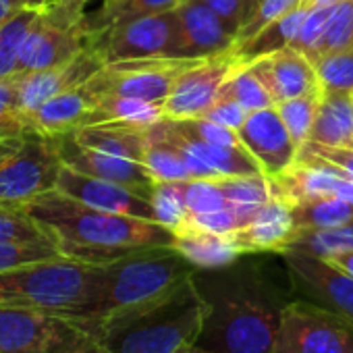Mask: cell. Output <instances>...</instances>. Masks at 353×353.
<instances>
[{"label":"cell","mask_w":353,"mask_h":353,"mask_svg":"<svg viewBox=\"0 0 353 353\" xmlns=\"http://www.w3.org/2000/svg\"><path fill=\"white\" fill-rule=\"evenodd\" d=\"M347 48H353V0H343V3L334 5V11L328 19V28L322 40L320 57L330 52H341Z\"/></svg>","instance_id":"obj_41"},{"label":"cell","mask_w":353,"mask_h":353,"mask_svg":"<svg viewBox=\"0 0 353 353\" xmlns=\"http://www.w3.org/2000/svg\"><path fill=\"white\" fill-rule=\"evenodd\" d=\"M61 258L59 248L50 241H0V272L21 268L36 262Z\"/></svg>","instance_id":"obj_33"},{"label":"cell","mask_w":353,"mask_h":353,"mask_svg":"<svg viewBox=\"0 0 353 353\" xmlns=\"http://www.w3.org/2000/svg\"><path fill=\"white\" fill-rule=\"evenodd\" d=\"M85 3L88 0H52L44 13L65 28H81V13Z\"/></svg>","instance_id":"obj_47"},{"label":"cell","mask_w":353,"mask_h":353,"mask_svg":"<svg viewBox=\"0 0 353 353\" xmlns=\"http://www.w3.org/2000/svg\"><path fill=\"white\" fill-rule=\"evenodd\" d=\"M295 233L297 225L293 206L285 198L272 196V200H268L243 229L233 233V239L245 254L285 252Z\"/></svg>","instance_id":"obj_19"},{"label":"cell","mask_w":353,"mask_h":353,"mask_svg":"<svg viewBox=\"0 0 353 353\" xmlns=\"http://www.w3.org/2000/svg\"><path fill=\"white\" fill-rule=\"evenodd\" d=\"M343 0H305L307 7H314V5H339Z\"/></svg>","instance_id":"obj_57"},{"label":"cell","mask_w":353,"mask_h":353,"mask_svg":"<svg viewBox=\"0 0 353 353\" xmlns=\"http://www.w3.org/2000/svg\"><path fill=\"white\" fill-rule=\"evenodd\" d=\"M50 239L21 206L0 204V241H44Z\"/></svg>","instance_id":"obj_40"},{"label":"cell","mask_w":353,"mask_h":353,"mask_svg":"<svg viewBox=\"0 0 353 353\" xmlns=\"http://www.w3.org/2000/svg\"><path fill=\"white\" fill-rule=\"evenodd\" d=\"M17 11H19V7H17L15 0H0V26H3Z\"/></svg>","instance_id":"obj_54"},{"label":"cell","mask_w":353,"mask_h":353,"mask_svg":"<svg viewBox=\"0 0 353 353\" xmlns=\"http://www.w3.org/2000/svg\"><path fill=\"white\" fill-rule=\"evenodd\" d=\"M310 141L353 148V98L349 92H322Z\"/></svg>","instance_id":"obj_23"},{"label":"cell","mask_w":353,"mask_h":353,"mask_svg":"<svg viewBox=\"0 0 353 353\" xmlns=\"http://www.w3.org/2000/svg\"><path fill=\"white\" fill-rule=\"evenodd\" d=\"M314 69L324 92H353V48L322 54Z\"/></svg>","instance_id":"obj_34"},{"label":"cell","mask_w":353,"mask_h":353,"mask_svg":"<svg viewBox=\"0 0 353 353\" xmlns=\"http://www.w3.org/2000/svg\"><path fill=\"white\" fill-rule=\"evenodd\" d=\"M299 299L353 320V276L328 258L301 252H281Z\"/></svg>","instance_id":"obj_10"},{"label":"cell","mask_w":353,"mask_h":353,"mask_svg":"<svg viewBox=\"0 0 353 353\" xmlns=\"http://www.w3.org/2000/svg\"><path fill=\"white\" fill-rule=\"evenodd\" d=\"M293 216L297 229H336L353 223V204L336 196H326L295 204Z\"/></svg>","instance_id":"obj_28"},{"label":"cell","mask_w":353,"mask_h":353,"mask_svg":"<svg viewBox=\"0 0 353 353\" xmlns=\"http://www.w3.org/2000/svg\"><path fill=\"white\" fill-rule=\"evenodd\" d=\"M143 166L154 176L156 183L194 179L179 148L166 141L164 137H158L156 133H152L150 127H148V145L143 154Z\"/></svg>","instance_id":"obj_27"},{"label":"cell","mask_w":353,"mask_h":353,"mask_svg":"<svg viewBox=\"0 0 353 353\" xmlns=\"http://www.w3.org/2000/svg\"><path fill=\"white\" fill-rule=\"evenodd\" d=\"M198 268L174 245L143 248L114 262L102 264L100 287L90 312L77 326H90L114 312L148 301L179 285Z\"/></svg>","instance_id":"obj_5"},{"label":"cell","mask_w":353,"mask_h":353,"mask_svg":"<svg viewBox=\"0 0 353 353\" xmlns=\"http://www.w3.org/2000/svg\"><path fill=\"white\" fill-rule=\"evenodd\" d=\"M61 168L63 160L54 137L28 131L21 148L0 162V204L26 208L36 198L57 190Z\"/></svg>","instance_id":"obj_6"},{"label":"cell","mask_w":353,"mask_h":353,"mask_svg":"<svg viewBox=\"0 0 353 353\" xmlns=\"http://www.w3.org/2000/svg\"><path fill=\"white\" fill-rule=\"evenodd\" d=\"M96 100L98 98L85 85L61 92L26 117L28 129L48 137L75 133L77 129L90 125Z\"/></svg>","instance_id":"obj_20"},{"label":"cell","mask_w":353,"mask_h":353,"mask_svg":"<svg viewBox=\"0 0 353 353\" xmlns=\"http://www.w3.org/2000/svg\"><path fill=\"white\" fill-rule=\"evenodd\" d=\"M48 353H112L94 334L79 328L75 322L61 318L57 334L50 343Z\"/></svg>","instance_id":"obj_42"},{"label":"cell","mask_w":353,"mask_h":353,"mask_svg":"<svg viewBox=\"0 0 353 353\" xmlns=\"http://www.w3.org/2000/svg\"><path fill=\"white\" fill-rule=\"evenodd\" d=\"M183 0H117L114 5H110L104 13V28L119 23V21H127L133 17H141V15H156V13H166V11H174Z\"/></svg>","instance_id":"obj_44"},{"label":"cell","mask_w":353,"mask_h":353,"mask_svg":"<svg viewBox=\"0 0 353 353\" xmlns=\"http://www.w3.org/2000/svg\"><path fill=\"white\" fill-rule=\"evenodd\" d=\"M94 48L100 50L106 65L137 59H179L181 28L176 11L141 15L112 23L96 36Z\"/></svg>","instance_id":"obj_8"},{"label":"cell","mask_w":353,"mask_h":353,"mask_svg":"<svg viewBox=\"0 0 353 353\" xmlns=\"http://www.w3.org/2000/svg\"><path fill=\"white\" fill-rule=\"evenodd\" d=\"M248 114H250V112H248L239 102H235V100H231V98H219V100L206 110V114H204L202 119H208V121H214V123H219V125H223V127H229V129L239 131L241 125L245 123Z\"/></svg>","instance_id":"obj_46"},{"label":"cell","mask_w":353,"mask_h":353,"mask_svg":"<svg viewBox=\"0 0 353 353\" xmlns=\"http://www.w3.org/2000/svg\"><path fill=\"white\" fill-rule=\"evenodd\" d=\"M54 141H57V150H59V156L65 166H71L83 174L98 176V179H106V181L125 185L150 200L156 181L148 172V168L143 166V162L85 148L75 139V133L59 135V137H54Z\"/></svg>","instance_id":"obj_12"},{"label":"cell","mask_w":353,"mask_h":353,"mask_svg":"<svg viewBox=\"0 0 353 353\" xmlns=\"http://www.w3.org/2000/svg\"><path fill=\"white\" fill-rule=\"evenodd\" d=\"M148 127L150 125H133L123 121L94 123L77 129L75 139L85 148L143 162L148 145Z\"/></svg>","instance_id":"obj_22"},{"label":"cell","mask_w":353,"mask_h":353,"mask_svg":"<svg viewBox=\"0 0 353 353\" xmlns=\"http://www.w3.org/2000/svg\"><path fill=\"white\" fill-rule=\"evenodd\" d=\"M260 3H262V0H243V26L254 17V13L258 11ZM243 26H241V28H243Z\"/></svg>","instance_id":"obj_55"},{"label":"cell","mask_w":353,"mask_h":353,"mask_svg":"<svg viewBox=\"0 0 353 353\" xmlns=\"http://www.w3.org/2000/svg\"><path fill=\"white\" fill-rule=\"evenodd\" d=\"M202 3L225 21L233 36H237L243 26V0H202Z\"/></svg>","instance_id":"obj_49"},{"label":"cell","mask_w":353,"mask_h":353,"mask_svg":"<svg viewBox=\"0 0 353 353\" xmlns=\"http://www.w3.org/2000/svg\"><path fill=\"white\" fill-rule=\"evenodd\" d=\"M185 183L188 181H164L156 183L154 192L150 196V204L154 208L156 223L172 229L174 233L179 231L188 216V204H185Z\"/></svg>","instance_id":"obj_31"},{"label":"cell","mask_w":353,"mask_h":353,"mask_svg":"<svg viewBox=\"0 0 353 353\" xmlns=\"http://www.w3.org/2000/svg\"><path fill=\"white\" fill-rule=\"evenodd\" d=\"M272 353H353V320L312 301L291 299Z\"/></svg>","instance_id":"obj_7"},{"label":"cell","mask_w":353,"mask_h":353,"mask_svg":"<svg viewBox=\"0 0 353 353\" xmlns=\"http://www.w3.org/2000/svg\"><path fill=\"white\" fill-rule=\"evenodd\" d=\"M320 96H303V98H293V100H285L276 104V110L281 112L293 141L301 148L307 139H310V131L316 119V110H318V102Z\"/></svg>","instance_id":"obj_36"},{"label":"cell","mask_w":353,"mask_h":353,"mask_svg":"<svg viewBox=\"0 0 353 353\" xmlns=\"http://www.w3.org/2000/svg\"><path fill=\"white\" fill-rule=\"evenodd\" d=\"M88 34L83 28H65L52 21L44 11L19 48V73H34L69 65L79 52L88 48Z\"/></svg>","instance_id":"obj_13"},{"label":"cell","mask_w":353,"mask_h":353,"mask_svg":"<svg viewBox=\"0 0 353 353\" xmlns=\"http://www.w3.org/2000/svg\"><path fill=\"white\" fill-rule=\"evenodd\" d=\"M301 148L310 150L312 154L336 164L339 168H343L351 179H353V148H341V145H326V143H318V141H305Z\"/></svg>","instance_id":"obj_48"},{"label":"cell","mask_w":353,"mask_h":353,"mask_svg":"<svg viewBox=\"0 0 353 353\" xmlns=\"http://www.w3.org/2000/svg\"><path fill=\"white\" fill-rule=\"evenodd\" d=\"M181 229H192V231L212 233V235H233L235 231H239V221L231 208H225V210H216V212L190 214Z\"/></svg>","instance_id":"obj_45"},{"label":"cell","mask_w":353,"mask_h":353,"mask_svg":"<svg viewBox=\"0 0 353 353\" xmlns=\"http://www.w3.org/2000/svg\"><path fill=\"white\" fill-rule=\"evenodd\" d=\"M237 135L266 176H279L297 160L299 145L293 141L276 106L250 112Z\"/></svg>","instance_id":"obj_14"},{"label":"cell","mask_w":353,"mask_h":353,"mask_svg":"<svg viewBox=\"0 0 353 353\" xmlns=\"http://www.w3.org/2000/svg\"><path fill=\"white\" fill-rule=\"evenodd\" d=\"M330 262H334L336 266H341L345 272H349L353 276V252H345V254H336L332 258H328Z\"/></svg>","instance_id":"obj_52"},{"label":"cell","mask_w":353,"mask_h":353,"mask_svg":"<svg viewBox=\"0 0 353 353\" xmlns=\"http://www.w3.org/2000/svg\"><path fill=\"white\" fill-rule=\"evenodd\" d=\"M334 196L353 204V179H339L334 188Z\"/></svg>","instance_id":"obj_51"},{"label":"cell","mask_w":353,"mask_h":353,"mask_svg":"<svg viewBox=\"0 0 353 353\" xmlns=\"http://www.w3.org/2000/svg\"><path fill=\"white\" fill-rule=\"evenodd\" d=\"M15 3H17L19 9H30V11L42 13V11H46L50 7L52 0H15Z\"/></svg>","instance_id":"obj_53"},{"label":"cell","mask_w":353,"mask_h":353,"mask_svg":"<svg viewBox=\"0 0 353 353\" xmlns=\"http://www.w3.org/2000/svg\"><path fill=\"white\" fill-rule=\"evenodd\" d=\"M185 204L190 214H204L229 208L221 179H190L185 183Z\"/></svg>","instance_id":"obj_43"},{"label":"cell","mask_w":353,"mask_h":353,"mask_svg":"<svg viewBox=\"0 0 353 353\" xmlns=\"http://www.w3.org/2000/svg\"><path fill=\"white\" fill-rule=\"evenodd\" d=\"M208 312L198 347L210 353H272L289 299L243 256L223 268L196 270Z\"/></svg>","instance_id":"obj_1"},{"label":"cell","mask_w":353,"mask_h":353,"mask_svg":"<svg viewBox=\"0 0 353 353\" xmlns=\"http://www.w3.org/2000/svg\"><path fill=\"white\" fill-rule=\"evenodd\" d=\"M174 11L181 28L179 59H212L235 48V36L202 0H183Z\"/></svg>","instance_id":"obj_18"},{"label":"cell","mask_w":353,"mask_h":353,"mask_svg":"<svg viewBox=\"0 0 353 353\" xmlns=\"http://www.w3.org/2000/svg\"><path fill=\"white\" fill-rule=\"evenodd\" d=\"M250 67L268 88L276 104L293 98L318 96L324 92L310 59L293 46L258 59Z\"/></svg>","instance_id":"obj_17"},{"label":"cell","mask_w":353,"mask_h":353,"mask_svg":"<svg viewBox=\"0 0 353 353\" xmlns=\"http://www.w3.org/2000/svg\"><path fill=\"white\" fill-rule=\"evenodd\" d=\"M104 67L106 63L100 50L94 46H88L69 65L46 69V71L19 73V106H21L23 117H28L32 110H36L40 104H44L52 96L85 85Z\"/></svg>","instance_id":"obj_16"},{"label":"cell","mask_w":353,"mask_h":353,"mask_svg":"<svg viewBox=\"0 0 353 353\" xmlns=\"http://www.w3.org/2000/svg\"><path fill=\"white\" fill-rule=\"evenodd\" d=\"M170 125L183 133V135H190V137H196V139H202V141H208V143H216V145H225V148H237V150H248L243 145V141L239 139L237 131L235 129H229V127H223L214 121H208V119H168Z\"/></svg>","instance_id":"obj_38"},{"label":"cell","mask_w":353,"mask_h":353,"mask_svg":"<svg viewBox=\"0 0 353 353\" xmlns=\"http://www.w3.org/2000/svg\"><path fill=\"white\" fill-rule=\"evenodd\" d=\"M174 353H210V351H206V349H202V347H198V345L194 343V345H185V347H181L179 351H174Z\"/></svg>","instance_id":"obj_56"},{"label":"cell","mask_w":353,"mask_h":353,"mask_svg":"<svg viewBox=\"0 0 353 353\" xmlns=\"http://www.w3.org/2000/svg\"><path fill=\"white\" fill-rule=\"evenodd\" d=\"M351 98H353V92H351Z\"/></svg>","instance_id":"obj_58"},{"label":"cell","mask_w":353,"mask_h":353,"mask_svg":"<svg viewBox=\"0 0 353 353\" xmlns=\"http://www.w3.org/2000/svg\"><path fill=\"white\" fill-rule=\"evenodd\" d=\"M221 188L229 204H252L262 206L274 196L272 179L266 174L248 176H221Z\"/></svg>","instance_id":"obj_32"},{"label":"cell","mask_w":353,"mask_h":353,"mask_svg":"<svg viewBox=\"0 0 353 353\" xmlns=\"http://www.w3.org/2000/svg\"><path fill=\"white\" fill-rule=\"evenodd\" d=\"M239 69L235 52L202 59L176 79L170 96L164 100V119H198L219 100L223 83Z\"/></svg>","instance_id":"obj_11"},{"label":"cell","mask_w":353,"mask_h":353,"mask_svg":"<svg viewBox=\"0 0 353 353\" xmlns=\"http://www.w3.org/2000/svg\"><path fill=\"white\" fill-rule=\"evenodd\" d=\"M164 119L162 102H148L127 96H100L96 100L90 125L106 121H123L133 125H154Z\"/></svg>","instance_id":"obj_26"},{"label":"cell","mask_w":353,"mask_h":353,"mask_svg":"<svg viewBox=\"0 0 353 353\" xmlns=\"http://www.w3.org/2000/svg\"><path fill=\"white\" fill-rule=\"evenodd\" d=\"M174 248L179 250L198 270L223 268L237 262L241 256H248L233 235H212L192 229L176 231Z\"/></svg>","instance_id":"obj_24"},{"label":"cell","mask_w":353,"mask_h":353,"mask_svg":"<svg viewBox=\"0 0 353 353\" xmlns=\"http://www.w3.org/2000/svg\"><path fill=\"white\" fill-rule=\"evenodd\" d=\"M202 59H137L119 61L100 69L85 88L96 96H127L162 102L170 96L176 79Z\"/></svg>","instance_id":"obj_9"},{"label":"cell","mask_w":353,"mask_h":353,"mask_svg":"<svg viewBox=\"0 0 353 353\" xmlns=\"http://www.w3.org/2000/svg\"><path fill=\"white\" fill-rule=\"evenodd\" d=\"M38 15V11L19 9L0 26V79L19 73V48Z\"/></svg>","instance_id":"obj_29"},{"label":"cell","mask_w":353,"mask_h":353,"mask_svg":"<svg viewBox=\"0 0 353 353\" xmlns=\"http://www.w3.org/2000/svg\"><path fill=\"white\" fill-rule=\"evenodd\" d=\"M26 210L61 256L85 264H108L137 250L174 245L176 241V233L156 221L104 212L59 190L36 198Z\"/></svg>","instance_id":"obj_2"},{"label":"cell","mask_w":353,"mask_h":353,"mask_svg":"<svg viewBox=\"0 0 353 353\" xmlns=\"http://www.w3.org/2000/svg\"><path fill=\"white\" fill-rule=\"evenodd\" d=\"M219 98H231L239 102L248 112H256L262 108L276 106L268 88L260 81V77L252 71V67H239L231 73V77L223 83Z\"/></svg>","instance_id":"obj_30"},{"label":"cell","mask_w":353,"mask_h":353,"mask_svg":"<svg viewBox=\"0 0 353 353\" xmlns=\"http://www.w3.org/2000/svg\"><path fill=\"white\" fill-rule=\"evenodd\" d=\"M28 123L19 106V73L0 79V139L23 137Z\"/></svg>","instance_id":"obj_35"},{"label":"cell","mask_w":353,"mask_h":353,"mask_svg":"<svg viewBox=\"0 0 353 353\" xmlns=\"http://www.w3.org/2000/svg\"><path fill=\"white\" fill-rule=\"evenodd\" d=\"M102 264L54 258L0 272V307L81 320L98 293Z\"/></svg>","instance_id":"obj_4"},{"label":"cell","mask_w":353,"mask_h":353,"mask_svg":"<svg viewBox=\"0 0 353 353\" xmlns=\"http://www.w3.org/2000/svg\"><path fill=\"white\" fill-rule=\"evenodd\" d=\"M206 312L208 305L192 274L164 293L114 312L83 330L112 353H174L198 341Z\"/></svg>","instance_id":"obj_3"},{"label":"cell","mask_w":353,"mask_h":353,"mask_svg":"<svg viewBox=\"0 0 353 353\" xmlns=\"http://www.w3.org/2000/svg\"><path fill=\"white\" fill-rule=\"evenodd\" d=\"M303 5H305V0H262L258 11L254 13V17L237 32V36H235V48L243 46L245 42H250L252 38H256L262 30H266L270 23L279 21L281 17L289 15L291 11H295V9H299Z\"/></svg>","instance_id":"obj_39"},{"label":"cell","mask_w":353,"mask_h":353,"mask_svg":"<svg viewBox=\"0 0 353 353\" xmlns=\"http://www.w3.org/2000/svg\"><path fill=\"white\" fill-rule=\"evenodd\" d=\"M310 7H299L295 11H291L289 15L281 17L279 21L270 23L266 30H262L256 38H252L250 42H245L243 46L235 48V59L239 63V67H248L252 63H256L258 59L270 57L279 50H285L289 46L295 44L299 30L303 26V19L307 15Z\"/></svg>","instance_id":"obj_25"},{"label":"cell","mask_w":353,"mask_h":353,"mask_svg":"<svg viewBox=\"0 0 353 353\" xmlns=\"http://www.w3.org/2000/svg\"><path fill=\"white\" fill-rule=\"evenodd\" d=\"M23 143V137H5L0 139V162L7 160L9 156H13Z\"/></svg>","instance_id":"obj_50"},{"label":"cell","mask_w":353,"mask_h":353,"mask_svg":"<svg viewBox=\"0 0 353 353\" xmlns=\"http://www.w3.org/2000/svg\"><path fill=\"white\" fill-rule=\"evenodd\" d=\"M334 11V5H314L310 7L303 26L299 30V36L293 44V48H297L299 52H303L310 63L314 65L320 57V48H322V40L328 28V19Z\"/></svg>","instance_id":"obj_37"},{"label":"cell","mask_w":353,"mask_h":353,"mask_svg":"<svg viewBox=\"0 0 353 353\" xmlns=\"http://www.w3.org/2000/svg\"><path fill=\"white\" fill-rule=\"evenodd\" d=\"M57 190L77 202H83V204L104 210V212L156 221L154 208L148 198L139 196L137 192H133L125 185H119V183H112L106 179H98V176H92V174H83L65 164L59 174Z\"/></svg>","instance_id":"obj_15"},{"label":"cell","mask_w":353,"mask_h":353,"mask_svg":"<svg viewBox=\"0 0 353 353\" xmlns=\"http://www.w3.org/2000/svg\"><path fill=\"white\" fill-rule=\"evenodd\" d=\"M59 324L44 312L0 307V353H48Z\"/></svg>","instance_id":"obj_21"}]
</instances>
